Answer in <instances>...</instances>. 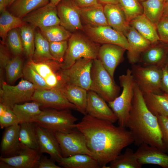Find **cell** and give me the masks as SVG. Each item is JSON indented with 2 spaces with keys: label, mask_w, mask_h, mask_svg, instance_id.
<instances>
[{
  "label": "cell",
  "mask_w": 168,
  "mask_h": 168,
  "mask_svg": "<svg viewBox=\"0 0 168 168\" xmlns=\"http://www.w3.org/2000/svg\"><path fill=\"white\" fill-rule=\"evenodd\" d=\"M113 124L86 114L75 124L76 128L84 135L92 157L101 168H108V163L119 155L124 148L134 143L129 130Z\"/></svg>",
  "instance_id": "cell-1"
},
{
  "label": "cell",
  "mask_w": 168,
  "mask_h": 168,
  "mask_svg": "<svg viewBox=\"0 0 168 168\" xmlns=\"http://www.w3.org/2000/svg\"><path fill=\"white\" fill-rule=\"evenodd\" d=\"M133 91L131 108L126 128H128L136 145L139 146L146 143L165 152L158 118L147 107L143 93L135 82Z\"/></svg>",
  "instance_id": "cell-2"
},
{
  "label": "cell",
  "mask_w": 168,
  "mask_h": 168,
  "mask_svg": "<svg viewBox=\"0 0 168 168\" xmlns=\"http://www.w3.org/2000/svg\"><path fill=\"white\" fill-rule=\"evenodd\" d=\"M77 120L70 110L47 108L33 118L31 122L54 133H68L76 128L75 123Z\"/></svg>",
  "instance_id": "cell-3"
},
{
  "label": "cell",
  "mask_w": 168,
  "mask_h": 168,
  "mask_svg": "<svg viewBox=\"0 0 168 168\" xmlns=\"http://www.w3.org/2000/svg\"><path fill=\"white\" fill-rule=\"evenodd\" d=\"M68 43L63 61L60 64L61 69L69 68L82 58L93 60L97 58L100 44L94 42L87 36L74 33L68 39Z\"/></svg>",
  "instance_id": "cell-4"
},
{
  "label": "cell",
  "mask_w": 168,
  "mask_h": 168,
  "mask_svg": "<svg viewBox=\"0 0 168 168\" xmlns=\"http://www.w3.org/2000/svg\"><path fill=\"white\" fill-rule=\"evenodd\" d=\"M119 80L123 88L122 93L108 103L117 118L119 126L126 128L134 94V81L132 70L128 69L125 74L119 76Z\"/></svg>",
  "instance_id": "cell-5"
},
{
  "label": "cell",
  "mask_w": 168,
  "mask_h": 168,
  "mask_svg": "<svg viewBox=\"0 0 168 168\" xmlns=\"http://www.w3.org/2000/svg\"><path fill=\"white\" fill-rule=\"evenodd\" d=\"M91 78L89 90L97 93L106 102L112 101L119 96L120 87L97 58L93 61Z\"/></svg>",
  "instance_id": "cell-6"
},
{
  "label": "cell",
  "mask_w": 168,
  "mask_h": 168,
  "mask_svg": "<svg viewBox=\"0 0 168 168\" xmlns=\"http://www.w3.org/2000/svg\"><path fill=\"white\" fill-rule=\"evenodd\" d=\"M93 60L82 58L71 66L61 69L59 72L61 81L65 84L77 86L87 91L91 83V71Z\"/></svg>",
  "instance_id": "cell-7"
},
{
  "label": "cell",
  "mask_w": 168,
  "mask_h": 168,
  "mask_svg": "<svg viewBox=\"0 0 168 168\" xmlns=\"http://www.w3.org/2000/svg\"><path fill=\"white\" fill-rule=\"evenodd\" d=\"M131 70L134 82L143 94H160L161 68L155 66H142L134 64Z\"/></svg>",
  "instance_id": "cell-8"
},
{
  "label": "cell",
  "mask_w": 168,
  "mask_h": 168,
  "mask_svg": "<svg viewBox=\"0 0 168 168\" xmlns=\"http://www.w3.org/2000/svg\"><path fill=\"white\" fill-rule=\"evenodd\" d=\"M0 86V102L12 109L16 104L31 100L36 88L32 83L23 79L16 85L4 82Z\"/></svg>",
  "instance_id": "cell-9"
},
{
  "label": "cell",
  "mask_w": 168,
  "mask_h": 168,
  "mask_svg": "<svg viewBox=\"0 0 168 168\" xmlns=\"http://www.w3.org/2000/svg\"><path fill=\"white\" fill-rule=\"evenodd\" d=\"M82 30L91 40L98 44H114L127 50L129 49L128 43L124 35L109 25L93 26L86 24Z\"/></svg>",
  "instance_id": "cell-10"
},
{
  "label": "cell",
  "mask_w": 168,
  "mask_h": 168,
  "mask_svg": "<svg viewBox=\"0 0 168 168\" xmlns=\"http://www.w3.org/2000/svg\"><path fill=\"white\" fill-rule=\"evenodd\" d=\"M31 100L38 103L44 109L77 110L75 105L70 102L61 91L56 88H36Z\"/></svg>",
  "instance_id": "cell-11"
},
{
  "label": "cell",
  "mask_w": 168,
  "mask_h": 168,
  "mask_svg": "<svg viewBox=\"0 0 168 168\" xmlns=\"http://www.w3.org/2000/svg\"><path fill=\"white\" fill-rule=\"evenodd\" d=\"M59 143L63 157L78 154H86L92 157L87 147L83 134L75 128L68 133H54Z\"/></svg>",
  "instance_id": "cell-12"
},
{
  "label": "cell",
  "mask_w": 168,
  "mask_h": 168,
  "mask_svg": "<svg viewBox=\"0 0 168 168\" xmlns=\"http://www.w3.org/2000/svg\"><path fill=\"white\" fill-rule=\"evenodd\" d=\"M22 19L35 28L39 29L60 25L57 6L50 2L29 13Z\"/></svg>",
  "instance_id": "cell-13"
},
{
  "label": "cell",
  "mask_w": 168,
  "mask_h": 168,
  "mask_svg": "<svg viewBox=\"0 0 168 168\" xmlns=\"http://www.w3.org/2000/svg\"><path fill=\"white\" fill-rule=\"evenodd\" d=\"M57 8L60 25L70 32L83 30V26L78 8L71 0H62Z\"/></svg>",
  "instance_id": "cell-14"
},
{
  "label": "cell",
  "mask_w": 168,
  "mask_h": 168,
  "mask_svg": "<svg viewBox=\"0 0 168 168\" xmlns=\"http://www.w3.org/2000/svg\"><path fill=\"white\" fill-rule=\"evenodd\" d=\"M106 102L95 92L88 91L86 114L113 123L116 122L118 120L117 118Z\"/></svg>",
  "instance_id": "cell-15"
},
{
  "label": "cell",
  "mask_w": 168,
  "mask_h": 168,
  "mask_svg": "<svg viewBox=\"0 0 168 168\" xmlns=\"http://www.w3.org/2000/svg\"><path fill=\"white\" fill-rule=\"evenodd\" d=\"M36 124L39 151L49 154L51 159L57 162L63 157L61 149L54 133Z\"/></svg>",
  "instance_id": "cell-16"
},
{
  "label": "cell",
  "mask_w": 168,
  "mask_h": 168,
  "mask_svg": "<svg viewBox=\"0 0 168 168\" xmlns=\"http://www.w3.org/2000/svg\"><path fill=\"white\" fill-rule=\"evenodd\" d=\"M128 43V58L129 62L134 64L140 61L142 54L148 49L152 43L130 25L124 34Z\"/></svg>",
  "instance_id": "cell-17"
},
{
  "label": "cell",
  "mask_w": 168,
  "mask_h": 168,
  "mask_svg": "<svg viewBox=\"0 0 168 168\" xmlns=\"http://www.w3.org/2000/svg\"><path fill=\"white\" fill-rule=\"evenodd\" d=\"M126 50L120 46L111 44H103L100 47L97 58L113 78L115 70L123 59Z\"/></svg>",
  "instance_id": "cell-18"
},
{
  "label": "cell",
  "mask_w": 168,
  "mask_h": 168,
  "mask_svg": "<svg viewBox=\"0 0 168 168\" xmlns=\"http://www.w3.org/2000/svg\"><path fill=\"white\" fill-rule=\"evenodd\" d=\"M135 152L138 161L142 166L146 164L159 166L168 168V155L156 147L142 143Z\"/></svg>",
  "instance_id": "cell-19"
},
{
  "label": "cell",
  "mask_w": 168,
  "mask_h": 168,
  "mask_svg": "<svg viewBox=\"0 0 168 168\" xmlns=\"http://www.w3.org/2000/svg\"><path fill=\"white\" fill-rule=\"evenodd\" d=\"M20 127L19 124L5 128L0 145L1 156L10 157L16 156L24 148L19 140Z\"/></svg>",
  "instance_id": "cell-20"
},
{
  "label": "cell",
  "mask_w": 168,
  "mask_h": 168,
  "mask_svg": "<svg viewBox=\"0 0 168 168\" xmlns=\"http://www.w3.org/2000/svg\"><path fill=\"white\" fill-rule=\"evenodd\" d=\"M42 154L39 151L24 148L20 153L10 157H0V160L12 166L13 168H38Z\"/></svg>",
  "instance_id": "cell-21"
},
{
  "label": "cell",
  "mask_w": 168,
  "mask_h": 168,
  "mask_svg": "<svg viewBox=\"0 0 168 168\" xmlns=\"http://www.w3.org/2000/svg\"><path fill=\"white\" fill-rule=\"evenodd\" d=\"M71 103L76 107L77 110L84 115L86 114L87 91L80 86L61 83L57 88Z\"/></svg>",
  "instance_id": "cell-22"
},
{
  "label": "cell",
  "mask_w": 168,
  "mask_h": 168,
  "mask_svg": "<svg viewBox=\"0 0 168 168\" xmlns=\"http://www.w3.org/2000/svg\"><path fill=\"white\" fill-rule=\"evenodd\" d=\"M103 6L109 25L124 35L130 25L120 4H106Z\"/></svg>",
  "instance_id": "cell-23"
},
{
  "label": "cell",
  "mask_w": 168,
  "mask_h": 168,
  "mask_svg": "<svg viewBox=\"0 0 168 168\" xmlns=\"http://www.w3.org/2000/svg\"><path fill=\"white\" fill-rule=\"evenodd\" d=\"M168 44H152L141 55L139 61L144 66H155L160 68L165 63L168 53Z\"/></svg>",
  "instance_id": "cell-24"
},
{
  "label": "cell",
  "mask_w": 168,
  "mask_h": 168,
  "mask_svg": "<svg viewBox=\"0 0 168 168\" xmlns=\"http://www.w3.org/2000/svg\"><path fill=\"white\" fill-rule=\"evenodd\" d=\"M129 23L130 26L152 44H156L160 41L156 25L143 14L133 18L130 21Z\"/></svg>",
  "instance_id": "cell-25"
},
{
  "label": "cell",
  "mask_w": 168,
  "mask_h": 168,
  "mask_svg": "<svg viewBox=\"0 0 168 168\" xmlns=\"http://www.w3.org/2000/svg\"><path fill=\"white\" fill-rule=\"evenodd\" d=\"M143 95L147 107L154 115L168 116V94L150 93Z\"/></svg>",
  "instance_id": "cell-26"
},
{
  "label": "cell",
  "mask_w": 168,
  "mask_h": 168,
  "mask_svg": "<svg viewBox=\"0 0 168 168\" xmlns=\"http://www.w3.org/2000/svg\"><path fill=\"white\" fill-rule=\"evenodd\" d=\"M57 162L59 166L65 168H101L96 160L86 154H78L63 157Z\"/></svg>",
  "instance_id": "cell-27"
},
{
  "label": "cell",
  "mask_w": 168,
  "mask_h": 168,
  "mask_svg": "<svg viewBox=\"0 0 168 168\" xmlns=\"http://www.w3.org/2000/svg\"><path fill=\"white\" fill-rule=\"evenodd\" d=\"M50 2L49 0H16L8 7V11L22 19L32 12Z\"/></svg>",
  "instance_id": "cell-28"
},
{
  "label": "cell",
  "mask_w": 168,
  "mask_h": 168,
  "mask_svg": "<svg viewBox=\"0 0 168 168\" xmlns=\"http://www.w3.org/2000/svg\"><path fill=\"white\" fill-rule=\"evenodd\" d=\"M78 9L81 18L86 24L93 26L109 25L104 12V6L101 4Z\"/></svg>",
  "instance_id": "cell-29"
},
{
  "label": "cell",
  "mask_w": 168,
  "mask_h": 168,
  "mask_svg": "<svg viewBox=\"0 0 168 168\" xmlns=\"http://www.w3.org/2000/svg\"><path fill=\"white\" fill-rule=\"evenodd\" d=\"M20 124L19 138L22 147L39 151L35 124L32 122H26L21 123Z\"/></svg>",
  "instance_id": "cell-30"
},
{
  "label": "cell",
  "mask_w": 168,
  "mask_h": 168,
  "mask_svg": "<svg viewBox=\"0 0 168 168\" xmlns=\"http://www.w3.org/2000/svg\"><path fill=\"white\" fill-rule=\"evenodd\" d=\"M40 108L39 103L33 101L16 104L12 109L21 123L31 122L33 118L41 113L42 110Z\"/></svg>",
  "instance_id": "cell-31"
},
{
  "label": "cell",
  "mask_w": 168,
  "mask_h": 168,
  "mask_svg": "<svg viewBox=\"0 0 168 168\" xmlns=\"http://www.w3.org/2000/svg\"><path fill=\"white\" fill-rule=\"evenodd\" d=\"M0 16V36L4 43L7 35L10 30L19 28L27 23L23 20L10 13L8 10L3 11Z\"/></svg>",
  "instance_id": "cell-32"
},
{
  "label": "cell",
  "mask_w": 168,
  "mask_h": 168,
  "mask_svg": "<svg viewBox=\"0 0 168 168\" xmlns=\"http://www.w3.org/2000/svg\"><path fill=\"white\" fill-rule=\"evenodd\" d=\"M32 59L35 62L54 60L50 52L49 42L40 31L35 33V49Z\"/></svg>",
  "instance_id": "cell-33"
},
{
  "label": "cell",
  "mask_w": 168,
  "mask_h": 168,
  "mask_svg": "<svg viewBox=\"0 0 168 168\" xmlns=\"http://www.w3.org/2000/svg\"><path fill=\"white\" fill-rule=\"evenodd\" d=\"M35 29L27 23L19 28L24 52L29 59L32 58L35 51Z\"/></svg>",
  "instance_id": "cell-34"
},
{
  "label": "cell",
  "mask_w": 168,
  "mask_h": 168,
  "mask_svg": "<svg viewBox=\"0 0 168 168\" xmlns=\"http://www.w3.org/2000/svg\"><path fill=\"white\" fill-rule=\"evenodd\" d=\"M142 2L143 14L156 25L162 16L165 2L163 0H146Z\"/></svg>",
  "instance_id": "cell-35"
},
{
  "label": "cell",
  "mask_w": 168,
  "mask_h": 168,
  "mask_svg": "<svg viewBox=\"0 0 168 168\" xmlns=\"http://www.w3.org/2000/svg\"><path fill=\"white\" fill-rule=\"evenodd\" d=\"M135 152L129 148H127L123 154H120L110 162L109 168H141Z\"/></svg>",
  "instance_id": "cell-36"
},
{
  "label": "cell",
  "mask_w": 168,
  "mask_h": 168,
  "mask_svg": "<svg viewBox=\"0 0 168 168\" xmlns=\"http://www.w3.org/2000/svg\"><path fill=\"white\" fill-rule=\"evenodd\" d=\"M23 60L21 55L14 56L7 64L5 74L7 83L10 84L14 83L23 76Z\"/></svg>",
  "instance_id": "cell-37"
},
{
  "label": "cell",
  "mask_w": 168,
  "mask_h": 168,
  "mask_svg": "<svg viewBox=\"0 0 168 168\" xmlns=\"http://www.w3.org/2000/svg\"><path fill=\"white\" fill-rule=\"evenodd\" d=\"M40 30L42 35L49 42L68 40L72 35L70 31L60 25Z\"/></svg>",
  "instance_id": "cell-38"
},
{
  "label": "cell",
  "mask_w": 168,
  "mask_h": 168,
  "mask_svg": "<svg viewBox=\"0 0 168 168\" xmlns=\"http://www.w3.org/2000/svg\"><path fill=\"white\" fill-rule=\"evenodd\" d=\"M119 4L129 22L143 14V8L138 0H119Z\"/></svg>",
  "instance_id": "cell-39"
},
{
  "label": "cell",
  "mask_w": 168,
  "mask_h": 168,
  "mask_svg": "<svg viewBox=\"0 0 168 168\" xmlns=\"http://www.w3.org/2000/svg\"><path fill=\"white\" fill-rule=\"evenodd\" d=\"M17 29L9 31L6 38L8 47L14 56L21 55L24 52L19 30Z\"/></svg>",
  "instance_id": "cell-40"
},
{
  "label": "cell",
  "mask_w": 168,
  "mask_h": 168,
  "mask_svg": "<svg viewBox=\"0 0 168 168\" xmlns=\"http://www.w3.org/2000/svg\"><path fill=\"white\" fill-rule=\"evenodd\" d=\"M23 73L24 79L32 83L36 88H51L44 79L27 63L23 66Z\"/></svg>",
  "instance_id": "cell-41"
},
{
  "label": "cell",
  "mask_w": 168,
  "mask_h": 168,
  "mask_svg": "<svg viewBox=\"0 0 168 168\" xmlns=\"http://www.w3.org/2000/svg\"><path fill=\"white\" fill-rule=\"evenodd\" d=\"M20 121L9 107L0 102V126L1 129L19 124Z\"/></svg>",
  "instance_id": "cell-42"
},
{
  "label": "cell",
  "mask_w": 168,
  "mask_h": 168,
  "mask_svg": "<svg viewBox=\"0 0 168 168\" xmlns=\"http://www.w3.org/2000/svg\"><path fill=\"white\" fill-rule=\"evenodd\" d=\"M49 42V49L54 60L61 64L63 62L68 47L67 40Z\"/></svg>",
  "instance_id": "cell-43"
},
{
  "label": "cell",
  "mask_w": 168,
  "mask_h": 168,
  "mask_svg": "<svg viewBox=\"0 0 168 168\" xmlns=\"http://www.w3.org/2000/svg\"><path fill=\"white\" fill-rule=\"evenodd\" d=\"M2 42L0 45V85L4 82V75L5 68L12 58L6 47Z\"/></svg>",
  "instance_id": "cell-44"
},
{
  "label": "cell",
  "mask_w": 168,
  "mask_h": 168,
  "mask_svg": "<svg viewBox=\"0 0 168 168\" xmlns=\"http://www.w3.org/2000/svg\"><path fill=\"white\" fill-rule=\"evenodd\" d=\"M156 26L160 41L168 44V19L162 16Z\"/></svg>",
  "instance_id": "cell-45"
},
{
  "label": "cell",
  "mask_w": 168,
  "mask_h": 168,
  "mask_svg": "<svg viewBox=\"0 0 168 168\" xmlns=\"http://www.w3.org/2000/svg\"><path fill=\"white\" fill-rule=\"evenodd\" d=\"M166 152H168V116H157Z\"/></svg>",
  "instance_id": "cell-46"
},
{
  "label": "cell",
  "mask_w": 168,
  "mask_h": 168,
  "mask_svg": "<svg viewBox=\"0 0 168 168\" xmlns=\"http://www.w3.org/2000/svg\"><path fill=\"white\" fill-rule=\"evenodd\" d=\"M54 161L49 159L46 156H41L38 163V168H61L56 165Z\"/></svg>",
  "instance_id": "cell-47"
},
{
  "label": "cell",
  "mask_w": 168,
  "mask_h": 168,
  "mask_svg": "<svg viewBox=\"0 0 168 168\" xmlns=\"http://www.w3.org/2000/svg\"><path fill=\"white\" fill-rule=\"evenodd\" d=\"M73 4L80 9L87 8L100 3L98 0H71Z\"/></svg>",
  "instance_id": "cell-48"
},
{
  "label": "cell",
  "mask_w": 168,
  "mask_h": 168,
  "mask_svg": "<svg viewBox=\"0 0 168 168\" xmlns=\"http://www.w3.org/2000/svg\"><path fill=\"white\" fill-rule=\"evenodd\" d=\"M162 75L161 82V89L164 93L168 94V68L166 63L161 68Z\"/></svg>",
  "instance_id": "cell-49"
},
{
  "label": "cell",
  "mask_w": 168,
  "mask_h": 168,
  "mask_svg": "<svg viewBox=\"0 0 168 168\" xmlns=\"http://www.w3.org/2000/svg\"><path fill=\"white\" fill-rule=\"evenodd\" d=\"M11 3V0H0V13L7 10Z\"/></svg>",
  "instance_id": "cell-50"
},
{
  "label": "cell",
  "mask_w": 168,
  "mask_h": 168,
  "mask_svg": "<svg viewBox=\"0 0 168 168\" xmlns=\"http://www.w3.org/2000/svg\"><path fill=\"white\" fill-rule=\"evenodd\" d=\"M99 2L102 4H117L119 3V0H98Z\"/></svg>",
  "instance_id": "cell-51"
},
{
  "label": "cell",
  "mask_w": 168,
  "mask_h": 168,
  "mask_svg": "<svg viewBox=\"0 0 168 168\" xmlns=\"http://www.w3.org/2000/svg\"><path fill=\"white\" fill-rule=\"evenodd\" d=\"M162 16L168 19V0L165 2Z\"/></svg>",
  "instance_id": "cell-52"
},
{
  "label": "cell",
  "mask_w": 168,
  "mask_h": 168,
  "mask_svg": "<svg viewBox=\"0 0 168 168\" xmlns=\"http://www.w3.org/2000/svg\"><path fill=\"white\" fill-rule=\"evenodd\" d=\"M0 161V168H13L12 166L7 163L1 160Z\"/></svg>",
  "instance_id": "cell-53"
},
{
  "label": "cell",
  "mask_w": 168,
  "mask_h": 168,
  "mask_svg": "<svg viewBox=\"0 0 168 168\" xmlns=\"http://www.w3.org/2000/svg\"><path fill=\"white\" fill-rule=\"evenodd\" d=\"M62 0H49L50 2L56 6Z\"/></svg>",
  "instance_id": "cell-54"
},
{
  "label": "cell",
  "mask_w": 168,
  "mask_h": 168,
  "mask_svg": "<svg viewBox=\"0 0 168 168\" xmlns=\"http://www.w3.org/2000/svg\"><path fill=\"white\" fill-rule=\"evenodd\" d=\"M166 63L167 64V67H168V60H167V62Z\"/></svg>",
  "instance_id": "cell-55"
},
{
  "label": "cell",
  "mask_w": 168,
  "mask_h": 168,
  "mask_svg": "<svg viewBox=\"0 0 168 168\" xmlns=\"http://www.w3.org/2000/svg\"><path fill=\"white\" fill-rule=\"evenodd\" d=\"M139 1H141L142 2H143L144 1H145L146 0H138Z\"/></svg>",
  "instance_id": "cell-56"
},
{
  "label": "cell",
  "mask_w": 168,
  "mask_h": 168,
  "mask_svg": "<svg viewBox=\"0 0 168 168\" xmlns=\"http://www.w3.org/2000/svg\"><path fill=\"white\" fill-rule=\"evenodd\" d=\"M16 0H11L12 1V3L14 1H15ZM11 3V4H12Z\"/></svg>",
  "instance_id": "cell-57"
},
{
  "label": "cell",
  "mask_w": 168,
  "mask_h": 168,
  "mask_svg": "<svg viewBox=\"0 0 168 168\" xmlns=\"http://www.w3.org/2000/svg\"><path fill=\"white\" fill-rule=\"evenodd\" d=\"M163 1H164L165 2L166 0H163Z\"/></svg>",
  "instance_id": "cell-58"
}]
</instances>
